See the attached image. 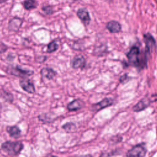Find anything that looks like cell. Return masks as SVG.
Masks as SVG:
<instances>
[{
    "instance_id": "obj_12",
    "label": "cell",
    "mask_w": 157,
    "mask_h": 157,
    "mask_svg": "<svg viewBox=\"0 0 157 157\" xmlns=\"http://www.w3.org/2000/svg\"><path fill=\"white\" fill-rule=\"evenodd\" d=\"M42 77L50 80H52L56 75V72L51 67H43L40 71Z\"/></svg>"
},
{
    "instance_id": "obj_10",
    "label": "cell",
    "mask_w": 157,
    "mask_h": 157,
    "mask_svg": "<svg viewBox=\"0 0 157 157\" xmlns=\"http://www.w3.org/2000/svg\"><path fill=\"white\" fill-rule=\"evenodd\" d=\"M86 61L82 55H77L72 58L71 62V67L73 69H83L85 67Z\"/></svg>"
},
{
    "instance_id": "obj_19",
    "label": "cell",
    "mask_w": 157,
    "mask_h": 157,
    "mask_svg": "<svg viewBox=\"0 0 157 157\" xmlns=\"http://www.w3.org/2000/svg\"><path fill=\"white\" fill-rule=\"evenodd\" d=\"M63 128L67 132H74L75 131L76 126H75V124H74L72 123H67L63 126Z\"/></svg>"
},
{
    "instance_id": "obj_4",
    "label": "cell",
    "mask_w": 157,
    "mask_h": 157,
    "mask_svg": "<svg viewBox=\"0 0 157 157\" xmlns=\"http://www.w3.org/2000/svg\"><path fill=\"white\" fill-rule=\"evenodd\" d=\"M157 100V94H151L149 96H146L139 101L136 105L133 107V110L134 112H140L147 107H148L150 104Z\"/></svg>"
},
{
    "instance_id": "obj_8",
    "label": "cell",
    "mask_w": 157,
    "mask_h": 157,
    "mask_svg": "<svg viewBox=\"0 0 157 157\" xmlns=\"http://www.w3.org/2000/svg\"><path fill=\"white\" fill-rule=\"evenodd\" d=\"M23 23V20L18 17H12L9 21L8 29L10 31L18 32Z\"/></svg>"
},
{
    "instance_id": "obj_1",
    "label": "cell",
    "mask_w": 157,
    "mask_h": 157,
    "mask_svg": "<svg viewBox=\"0 0 157 157\" xmlns=\"http://www.w3.org/2000/svg\"><path fill=\"white\" fill-rule=\"evenodd\" d=\"M126 56L130 65L136 67L139 69H142L147 66V62L149 58L145 53L142 55L139 48L136 46L132 47L126 54Z\"/></svg>"
},
{
    "instance_id": "obj_25",
    "label": "cell",
    "mask_w": 157,
    "mask_h": 157,
    "mask_svg": "<svg viewBox=\"0 0 157 157\" xmlns=\"http://www.w3.org/2000/svg\"><path fill=\"white\" fill-rule=\"evenodd\" d=\"M74 1H80V0H72Z\"/></svg>"
},
{
    "instance_id": "obj_23",
    "label": "cell",
    "mask_w": 157,
    "mask_h": 157,
    "mask_svg": "<svg viewBox=\"0 0 157 157\" xmlns=\"http://www.w3.org/2000/svg\"><path fill=\"white\" fill-rule=\"evenodd\" d=\"M7 1H9V0H0V4L5 3V2H6Z\"/></svg>"
},
{
    "instance_id": "obj_20",
    "label": "cell",
    "mask_w": 157,
    "mask_h": 157,
    "mask_svg": "<svg viewBox=\"0 0 157 157\" xmlns=\"http://www.w3.org/2000/svg\"><path fill=\"white\" fill-rule=\"evenodd\" d=\"M42 10L43 11V12L46 14V15H52V13H53L54 10L53 9L52 7V6L47 5V6H43L42 7Z\"/></svg>"
},
{
    "instance_id": "obj_2",
    "label": "cell",
    "mask_w": 157,
    "mask_h": 157,
    "mask_svg": "<svg viewBox=\"0 0 157 157\" xmlns=\"http://www.w3.org/2000/svg\"><path fill=\"white\" fill-rule=\"evenodd\" d=\"M23 148V144L19 141H6L1 144V149L11 156H15L19 155Z\"/></svg>"
},
{
    "instance_id": "obj_11",
    "label": "cell",
    "mask_w": 157,
    "mask_h": 157,
    "mask_svg": "<svg viewBox=\"0 0 157 157\" xmlns=\"http://www.w3.org/2000/svg\"><path fill=\"white\" fill-rule=\"evenodd\" d=\"M77 15L85 26H87L90 24L91 18H90L89 13L86 9L85 8L79 9L77 12Z\"/></svg>"
},
{
    "instance_id": "obj_9",
    "label": "cell",
    "mask_w": 157,
    "mask_h": 157,
    "mask_svg": "<svg viewBox=\"0 0 157 157\" xmlns=\"http://www.w3.org/2000/svg\"><path fill=\"white\" fill-rule=\"evenodd\" d=\"M113 103V100L112 98H106L103 99L100 102L96 103L94 104H93L91 109L92 110L96 112L112 105Z\"/></svg>"
},
{
    "instance_id": "obj_22",
    "label": "cell",
    "mask_w": 157,
    "mask_h": 157,
    "mask_svg": "<svg viewBox=\"0 0 157 157\" xmlns=\"http://www.w3.org/2000/svg\"><path fill=\"white\" fill-rule=\"evenodd\" d=\"M47 59L46 56H39L36 58V61L39 63H44Z\"/></svg>"
},
{
    "instance_id": "obj_15",
    "label": "cell",
    "mask_w": 157,
    "mask_h": 157,
    "mask_svg": "<svg viewBox=\"0 0 157 157\" xmlns=\"http://www.w3.org/2000/svg\"><path fill=\"white\" fill-rule=\"evenodd\" d=\"M9 135L14 139H18L21 136V130L17 126H9L6 128Z\"/></svg>"
},
{
    "instance_id": "obj_7",
    "label": "cell",
    "mask_w": 157,
    "mask_h": 157,
    "mask_svg": "<svg viewBox=\"0 0 157 157\" xmlns=\"http://www.w3.org/2000/svg\"><path fill=\"white\" fill-rule=\"evenodd\" d=\"M19 85L20 87L28 93L33 94L36 91L35 86L33 82L27 78H21L19 81Z\"/></svg>"
},
{
    "instance_id": "obj_13",
    "label": "cell",
    "mask_w": 157,
    "mask_h": 157,
    "mask_svg": "<svg viewBox=\"0 0 157 157\" xmlns=\"http://www.w3.org/2000/svg\"><path fill=\"white\" fill-rule=\"evenodd\" d=\"M84 102L82 100L80 99H77L69 102L67 104V108L69 111H75L81 109L84 106Z\"/></svg>"
},
{
    "instance_id": "obj_17",
    "label": "cell",
    "mask_w": 157,
    "mask_h": 157,
    "mask_svg": "<svg viewBox=\"0 0 157 157\" xmlns=\"http://www.w3.org/2000/svg\"><path fill=\"white\" fill-rule=\"evenodd\" d=\"M0 96L4 99L6 102L12 103L13 101V96L12 94L6 90L2 89L0 90Z\"/></svg>"
},
{
    "instance_id": "obj_18",
    "label": "cell",
    "mask_w": 157,
    "mask_h": 157,
    "mask_svg": "<svg viewBox=\"0 0 157 157\" xmlns=\"http://www.w3.org/2000/svg\"><path fill=\"white\" fill-rule=\"evenodd\" d=\"M59 45L56 40H52L47 45V53H53L56 51L58 49Z\"/></svg>"
},
{
    "instance_id": "obj_21",
    "label": "cell",
    "mask_w": 157,
    "mask_h": 157,
    "mask_svg": "<svg viewBox=\"0 0 157 157\" xmlns=\"http://www.w3.org/2000/svg\"><path fill=\"white\" fill-rule=\"evenodd\" d=\"M8 49V46L0 40V54L6 52Z\"/></svg>"
},
{
    "instance_id": "obj_5",
    "label": "cell",
    "mask_w": 157,
    "mask_h": 157,
    "mask_svg": "<svg viewBox=\"0 0 157 157\" xmlns=\"http://www.w3.org/2000/svg\"><path fill=\"white\" fill-rule=\"evenodd\" d=\"M144 40L145 44V53L149 57L150 54L153 52L156 48V40L149 33L144 34Z\"/></svg>"
},
{
    "instance_id": "obj_6",
    "label": "cell",
    "mask_w": 157,
    "mask_h": 157,
    "mask_svg": "<svg viewBox=\"0 0 157 157\" xmlns=\"http://www.w3.org/2000/svg\"><path fill=\"white\" fill-rule=\"evenodd\" d=\"M147 149L143 144H139L134 146L130 149L127 154V157H144L146 155Z\"/></svg>"
},
{
    "instance_id": "obj_24",
    "label": "cell",
    "mask_w": 157,
    "mask_h": 157,
    "mask_svg": "<svg viewBox=\"0 0 157 157\" xmlns=\"http://www.w3.org/2000/svg\"><path fill=\"white\" fill-rule=\"evenodd\" d=\"M45 157H57V156H53V155H47V156H46Z\"/></svg>"
},
{
    "instance_id": "obj_14",
    "label": "cell",
    "mask_w": 157,
    "mask_h": 157,
    "mask_svg": "<svg viewBox=\"0 0 157 157\" xmlns=\"http://www.w3.org/2000/svg\"><path fill=\"white\" fill-rule=\"evenodd\" d=\"M106 28L111 33H117L121 30V25L118 21L112 20L106 24Z\"/></svg>"
},
{
    "instance_id": "obj_26",
    "label": "cell",
    "mask_w": 157,
    "mask_h": 157,
    "mask_svg": "<svg viewBox=\"0 0 157 157\" xmlns=\"http://www.w3.org/2000/svg\"><path fill=\"white\" fill-rule=\"evenodd\" d=\"M156 33H157V26H156Z\"/></svg>"
},
{
    "instance_id": "obj_16",
    "label": "cell",
    "mask_w": 157,
    "mask_h": 157,
    "mask_svg": "<svg viewBox=\"0 0 157 157\" xmlns=\"http://www.w3.org/2000/svg\"><path fill=\"white\" fill-rule=\"evenodd\" d=\"M23 8L27 10H30L36 9L38 5L36 0H25L23 3Z\"/></svg>"
},
{
    "instance_id": "obj_3",
    "label": "cell",
    "mask_w": 157,
    "mask_h": 157,
    "mask_svg": "<svg viewBox=\"0 0 157 157\" xmlns=\"http://www.w3.org/2000/svg\"><path fill=\"white\" fill-rule=\"evenodd\" d=\"M6 72L10 75L21 77V78H26L34 74L33 71L23 69L18 65L9 66L6 69Z\"/></svg>"
}]
</instances>
